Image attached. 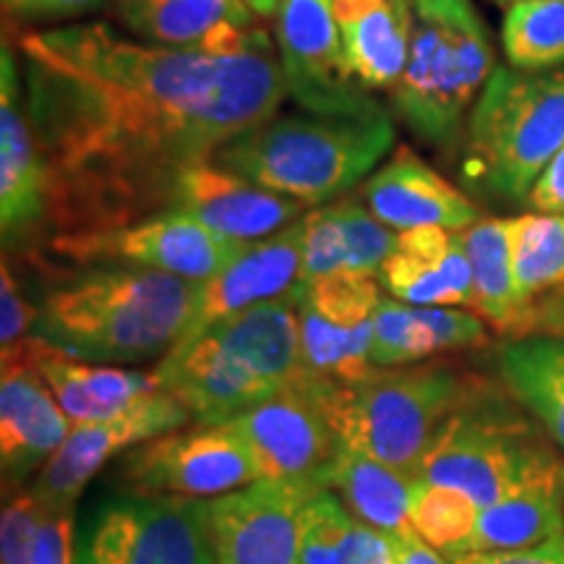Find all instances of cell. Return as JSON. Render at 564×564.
<instances>
[{
	"mask_svg": "<svg viewBox=\"0 0 564 564\" xmlns=\"http://www.w3.org/2000/svg\"><path fill=\"white\" fill-rule=\"evenodd\" d=\"M19 51L47 171V220L63 236L171 209L186 173L288 97L272 51H175L95 21L21 34Z\"/></svg>",
	"mask_w": 564,
	"mask_h": 564,
	"instance_id": "1",
	"label": "cell"
},
{
	"mask_svg": "<svg viewBox=\"0 0 564 564\" xmlns=\"http://www.w3.org/2000/svg\"><path fill=\"white\" fill-rule=\"evenodd\" d=\"M199 282L160 270L108 264L51 288L34 337L87 364H141L175 348L196 308Z\"/></svg>",
	"mask_w": 564,
	"mask_h": 564,
	"instance_id": "2",
	"label": "cell"
},
{
	"mask_svg": "<svg viewBox=\"0 0 564 564\" xmlns=\"http://www.w3.org/2000/svg\"><path fill=\"white\" fill-rule=\"evenodd\" d=\"M394 144L387 110L373 116L267 118L217 152V165L301 204H324L364 181Z\"/></svg>",
	"mask_w": 564,
	"mask_h": 564,
	"instance_id": "3",
	"label": "cell"
},
{
	"mask_svg": "<svg viewBox=\"0 0 564 564\" xmlns=\"http://www.w3.org/2000/svg\"><path fill=\"white\" fill-rule=\"evenodd\" d=\"M312 387L343 444L415 476L436 432L481 398L476 379L449 366L371 369L358 382L312 373Z\"/></svg>",
	"mask_w": 564,
	"mask_h": 564,
	"instance_id": "4",
	"label": "cell"
},
{
	"mask_svg": "<svg viewBox=\"0 0 564 564\" xmlns=\"http://www.w3.org/2000/svg\"><path fill=\"white\" fill-rule=\"evenodd\" d=\"M562 147L564 68H494L468 118L465 181L525 199Z\"/></svg>",
	"mask_w": 564,
	"mask_h": 564,
	"instance_id": "5",
	"label": "cell"
},
{
	"mask_svg": "<svg viewBox=\"0 0 564 564\" xmlns=\"http://www.w3.org/2000/svg\"><path fill=\"white\" fill-rule=\"evenodd\" d=\"M491 74V34L470 0H413L411 53L392 97L421 139L453 144Z\"/></svg>",
	"mask_w": 564,
	"mask_h": 564,
	"instance_id": "6",
	"label": "cell"
},
{
	"mask_svg": "<svg viewBox=\"0 0 564 564\" xmlns=\"http://www.w3.org/2000/svg\"><path fill=\"white\" fill-rule=\"evenodd\" d=\"M76 564H217L209 499L123 491L76 531Z\"/></svg>",
	"mask_w": 564,
	"mask_h": 564,
	"instance_id": "7",
	"label": "cell"
},
{
	"mask_svg": "<svg viewBox=\"0 0 564 564\" xmlns=\"http://www.w3.org/2000/svg\"><path fill=\"white\" fill-rule=\"evenodd\" d=\"M554 463L560 460L531 429L478 398L436 432L419 463V478L453 486L484 510Z\"/></svg>",
	"mask_w": 564,
	"mask_h": 564,
	"instance_id": "8",
	"label": "cell"
},
{
	"mask_svg": "<svg viewBox=\"0 0 564 564\" xmlns=\"http://www.w3.org/2000/svg\"><path fill=\"white\" fill-rule=\"evenodd\" d=\"M53 246L79 264L141 267L202 282L220 272L243 243L223 238L186 212L165 209L121 228L70 232Z\"/></svg>",
	"mask_w": 564,
	"mask_h": 564,
	"instance_id": "9",
	"label": "cell"
},
{
	"mask_svg": "<svg viewBox=\"0 0 564 564\" xmlns=\"http://www.w3.org/2000/svg\"><path fill=\"white\" fill-rule=\"evenodd\" d=\"M288 97L316 116L384 110L352 76L329 0H280L274 13Z\"/></svg>",
	"mask_w": 564,
	"mask_h": 564,
	"instance_id": "10",
	"label": "cell"
},
{
	"mask_svg": "<svg viewBox=\"0 0 564 564\" xmlns=\"http://www.w3.org/2000/svg\"><path fill=\"white\" fill-rule=\"evenodd\" d=\"M121 478L129 491L215 499L257 481V468L232 423H196L129 449Z\"/></svg>",
	"mask_w": 564,
	"mask_h": 564,
	"instance_id": "11",
	"label": "cell"
},
{
	"mask_svg": "<svg viewBox=\"0 0 564 564\" xmlns=\"http://www.w3.org/2000/svg\"><path fill=\"white\" fill-rule=\"evenodd\" d=\"M230 423L249 447L257 481L312 484L322 489V478L343 444L316 400L312 373Z\"/></svg>",
	"mask_w": 564,
	"mask_h": 564,
	"instance_id": "12",
	"label": "cell"
},
{
	"mask_svg": "<svg viewBox=\"0 0 564 564\" xmlns=\"http://www.w3.org/2000/svg\"><path fill=\"white\" fill-rule=\"evenodd\" d=\"M192 413L165 390L147 394L121 415L105 421L74 423L66 442L34 478L30 494L53 512H74L82 491L110 460L150 442L154 436L183 429Z\"/></svg>",
	"mask_w": 564,
	"mask_h": 564,
	"instance_id": "13",
	"label": "cell"
},
{
	"mask_svg": "<svg viewBox=\"0 0 564 564\" xmlns=\"http://www.w3.org/2000/svg\"><path fill=\"white\" fill-rule=\"evenodd\" d=\"M312 484L253 481L209 499L217 564H301L303 510Z\"/></svg>",
	"mask_w": 564,
	"mask_h": 564,
	"instance_id": "14",
	"label": "cell"
},
{
	"mask_svg": "<svg viewBox=\"0 0 564 564\" xmlns=\"http://www.w3.org/2000/svg\"><path fill=\"white\" fill-rule=\"evenodd\" d=\"M301 243L303 220H295L262 241L243 243L220 272L199 282L194 316L175 348L196 340L232 314L291 293L301 280Z\"/></svg>",
	"mask_w": 564,
	"mask_h": 564,
	"instance_id": "15",
	"label": "cell"
},
{
	"mask_svg": "<svg viewBox=\"0 0 564 564\" xmlns=\"http://www.w3.org/2000/svg\"><path fill=\"white\" fill-rule=\"evenodd\" d=\"M154 373L162 390L173 394L202 426L230 423L280 392V387L230 356L209 333L173 348Z\"/></svg>",
	"mask_w": 564,
	"mask_h": 564,
	"instance_id": "16",
	"label": "cell"
},
{
	"mask_svg": "<svg viewBox=\"0 0 564 564\" xmlns=\"http://www.w3.org/2000/svg\"><path fill=\"white\" fill-rule=\"evenodd\" d=\"M121 13L152 45L209 55L272 51L243 0H123Z\"/></svg>",
	"mask_w": 564,
	"mask_h": 564,
	"instance_id": "17",
	"label": "cell"
},
{
	"mask_svg": "<svg viewBox=\"0 0 564 564\" xmlns=\"http://www.w3.org/2000/svg\"><path fill=\"white\" fill-rule=\"evenodd\" d=\"M47 220V171L26 116L19 66L0 53V228L3 241H17Z\"/></svg>",
	"mask_w": 564,
	"mask_h": 564,
	"instance_id": "18",
	"label": "cell"
},
{
	"mask_svg": "<svg viewBox=\"0 0 564 564\" xmlns=\"http://www.w3.org/2000/svg\"><path fill=\"white\" fill-rule=\"evenodd\" d=\"M303 207L212 160L186 173L171 209L186 212L230 241L251 243L293 225Z\"/></svg>",
	"mask_w": 564,
	"mask_h": 564,
	"instance_id": "19",
	"label": "cell"
},
{
	"mask_svg": "<svg viewBox=\"0 0 564 564\" xmlns=\"http://www.w3.org/2000/svg\"><path fill=\"white\" fill-rule=\"evenodd\" d=\"M74 429L51 387L30 361L3 364L0 379V465L6 484L40 474Z\"/></svg>",
	"mask_w": 564,
	"mask_h": 564,
	"instance_id": "20",
	"label": "cell"
},
{
	"mask_svg": "<svg viewBox=\"0 0 564 564\" xmlns=\"http://www.w3.org/2000/svg\"><path fill=\"white\" fill-rule=\"evenodd\" d=\"M364 199L387 228L398 232L419 228L465 230L478 223L474 202L449 186L408 147H400L366 181Z\"/></svg>",
	"mask_w": 564,
	"mask_h": 564,
	"instance_id": "21",
	"label": "cell"
},
{
	"mask_svg": "<svg viewBox=\"0 0 564 564\" xmlns=\"http://www.w3.org/2000/svg\"><path fill=\"white\" fill-rule=\"evenodd\" d=\"M13 361H30L42 373L74 423L112 419L141 403L147 394L162 390L154 371L79 361L37 337H30V343L21 345L11 358H3V364Z\"/></svg>",
	"mask_w": 564,
	"mask_h": 564,
	"instance_id": "22",
	"label": "cell"
},
{
	"mask_svg": "<svg viewBox=\"0 0 564 564\" xmlns=\"http://www.w3.org/2000/svg\"><path fill=\"white\" fill-rule=\"evenodd\" d=\"M377 280L394 301L411 306H470L474 272L463 246V230L398 232V246Z\"/></svg>",
	"mask_w": 564,
	"mask_h": 564,
	"instance_id": "23",
	"label": "cell"
},
{
	"mask_svg": "<svg viewBox=\"0 0 564 564\" xmlns=\"http://www.w3.org/2000/svg\"><path fill=\"white\" fill-rule=\"evenodd\" d=\"M489 340L478 314L457 306H411L382 299L373 316L371 364L377 369L413 366L436 352L478 348Z\"/></svg>",
	"mask_w": 564,
	"mask_h": 564,
	"instance_id": "24",
	"label": "cell"
},
{
	"mask_svg": "<svg viewBox=\"0 0 564 564\" xmlns=\"http://www.w3.org/2000/svg\"><path fill=\"white\" fill-rule=\"evenodd\" d=\"M329 6L352 76L366 89H394L411 53V0H329Z\"/></svg>",
	"mask_w": 564,
	"mask_h": 564,
	"instance_id": "25",
	"label": "cell"
},
{
	"mask_svg": "<svg viewBox=\"0 0 564 564\" xmlns=\"http://www.w3.org/2000/svg\"><path fill=\"white\" fill-rule=\"evenodd\" d=\"M564 535V465L535 474L499 502L484 507L465 552H507Z\"/></svg>",
	"mask_w": 564,
	"mask_h": 564,
	"instance_id": "26",
	"label": "cell"
},
{
	"mask_svg": "<svg viewBox=\"0 0 564 564\" xmlns=\"http://www.w3.org/2000/svg\"><path fill=\"white\" fill-rule=\"evenodd\" d=\"M419 476L377 460L369 453L340 444L322 489L333 491L348 510L379 531L398 533L411 528V505Z\"/></svg>",
	"mask_w": 564,
	"mask_h": 564,
	"instance_id": "27",
	"label": "cell"
},
{
	"mask_svg": "<svg viewBox=\"0 0 564 564\" xmlns=\"http://www.w3.org/2000/svg\"><path fill=\"white\" fill-rule=\"evenodd\" d=\"M463 246L474 272L470 308L505 335L525 337L533 329V308L520 299L510 253V220H478L463 230Z\"/></svg>",
	"mask_w": 564,
	"mask_h": 564,
	"instance_id": "28",
	"label": "cell"
},
{
	"mask_svg": "<svg viewBox=\"0 0 564 564\" xmlns=\"http://www.w3.org/2000/svg\"><path fill=\"white\" fill-rule=\"evenodd\" d=\"M301 564H394L392 533L364 523L340 497L319 489L303 510Z\"/></svg>",
	"mask_w": 564,
	"mask_h": 564,
	"instance_id": "29",
	"label": "cell"
},
{
	"mask_svg": "<svg viewBox=\"0 0 564 564\" xmlns=\"http://www.w3.org/2000/svg\"><path fill=\"white\" fill-rule=\"evenodd\" d=\"M499 369L514 398L564 453V335L512 340L499 352Z\"/></svg>",
	"mask_w": 564,
	"mask_h": 564,
	"instance_id": "30",
	"label": "cell"
},
{
	"mask_svg": "<svg viewBox=\"0 0 564 564\" xmlns=\"http://www.w3.org/2000/svg\"><path fill=\"white\" fill-rule=\"evenodd\" d=\"M74 512H53L30 491L6 505L0 520L3 564H76Z\"/></svg>",
	"mask_w": 564,
	"mask_h": 564,
	"instance_id": "31",
	"label": "cell"
},
{
	"mask_svg": "<svg viewBox=\"0 0 564 564\" xmlns=\"http://www.w3.org/2000/svg\"><path fill=\"white\" fill-rule=\"evenodd\" d=\"M510 253L514 285L528 306L533 308L539 295L564 291V215L539 212L514 217Z\"/></svg>",
	"mask_w": 564,
	"mask_h": 564,
	"instance_id": "32",
	"label": "cell"
},
{
	"mask_svg": "<svg viewBox=\"0 0 564 564\" xmlns=\"http://www.w3.org/2000/svg\"><path fill=\"white\" fill-rule=\"evenodd\" d=\"M502 47L510 68L549 70L564 63V0H514L505 13Z\"/></svg>",
	"mask_w": 564,
	"mask_h": 564,
	"instance_id": "33",
	"label": "cell"
},
{
	"mask_svg": "<svg viewBox=\"0 0 564 564\" xmlns=\"http://www.w3.org/2000/svg\"><path fill=\"white\" fill-rule=\"evenodd\" d=\"M478 514L481 507L453 486L421 481V478L415 484L411 528L442 554L453 556L463 552L476 531Z\"/></svg>",
	"mask_w": 564,
	"mask_h": 564,
	"instance_id": "34",
	"label": "cell"
},
{
	"mask_svg": "<svg viewBox=\"0 0 564 564\" xmlns=\"http://www.w3.org/2000/svg\"><path fill=\"white\" fill-rule=\"evenodd\" d=\"M335 215L340 220L345 251H348V272L364 278H379L387 259L398 246V230L387 228L369 207L358 202H335Z\"/></svg>",
	"mask_w": 564,
	"mask_h": 564,
	"instance_id": "35",
	"label": "cell"
},
{
	"mask_svg": "<svg viewBox=\"0 0 564 564\" xmlns=\"http://www.w3.org/2000/svg\"><path fill=\"white\" fill-rule=\"evenodd\" d=\"M303 220V243H301V280L314 282L327 278V274L348 272V251H345V238L340 220H337L335 207L314 209L301 217Z\"/></svg>",
	"mask_w": 564,
	"mask_h": 564,
	"instance_id": "36",
	"label": "cell"
},
{
	"mask_svg": "<svg viewBox=\"0 0 564 564\" xmlns=\"http://www.w3.org/2000/svg\"><path fill=\"white\" fill-rule=\"evenodd\" d=\"M34 322H37V308L24 299L9 264L3 262V272H0V345H3V358H11L21 345L30 343V337H34Z\"/></svg>",
	"mask_w": 564,
	"mask_h": 564,
	"instance_id": "37",
	"label": "cell"
},
{
	"mask_svg": "<svg viewBox=\"0 0 564 564\" xmlns=\"http://www.w3.org/2000/svg\"><path fill=\"white\" fill-rule=\"evenodd\" d=\"M453 564H564V535L539 546L507 549V552H465L449 556Z\"/></svg>",
	"mask_w": 564,
	"mask_h": 564,
	"instance_id": "38",
	"label": "cell"
},
{
	"mask_svg": "<svg viewBox=\"0 0 564 564\" xmlns=\"http://www.w3.org/2000/svg\"><path fill=\"white\" fill-rule=\"evenodd\" d=\"M528 202L539 212H549V215H564V147L556 152V158L549 162V167L535 181Z\"/></svg>",
	"mask_w": 564,
	"mask_h": 564,
	"instance_id": "39",
	"label": "cell"
},
{
	"mask_svg": "<svg viewBox=\"0 0 564 564\" xmlns=\"http://www.w3.org/2000/svg\"><path fill=\"white\" fill-rule=\"evenodd\" d=\"M394 541V564H453L449 556H444L440 549L421 539L413 528L392 533Z\"/></svg>",
	"mask_w": 564,
	"mask_h": 564,
	"instance_id": "40",
	"label": "cell"
},
{
	"mask_svg": "<svg viewBox=\"0 0 564 564\" xmlns=\"http://www.w3.org/2000/svg\"><path fill=\"white\" fill-rule=\"evenodd\" d=\"M95 3H100V0H40L30 11V17H74V13L87 11Z\"/></svg>",
	"mask_w": 564,
	"mask_h": 564,
	"instance_id": "41",
	"label": "cell"
},
{
	"mask_svg": "<svg viewBox=\"0 0 564 564\" xmlns=\"http://www.w3.org/2000/svg\"><path fill=\"white\" fill-rule=\"evenodd\" d=\"M246 6H249L251 13H257V17H274L280 9V0H243Z\"/></svg>",
	"mask_w": 564,
	"mask_h": 564,
	"instance_id": "42",
	"label": "cell"
},
{
	"mask_svg": "<svg viewBox=\"0 0 564 564\" xmlns=\"http://www.w3.org/2000/svg\"><path fill=\"white\" fill-rule=\"evenodd\" d=\"M40 0H3V9L13 13H30Z\"/></svg>",
	"mask_w": 564,
	"mask_h": 564,
	"instance_id": "43",
	"label": "cell"
},
{
	"mask_svg": "<svg viewBox=\"0 0 564 564\" xmlns=\"http://www.w3.org/2000/svg\"><path fill=\"white\" fill-rule=\"evenodd\" d=\"M494 3H510V0H494Z\"/></svg>",
	"mask_w": 564,
	"mask_h": 564,
	"instance_id": "44",
	"label": "cell"
},
{
	"mask_svg": "<svg viewBox=\"0 0 564 564\" xmlns=\"http://www.w3.org/2000/svg\"><path fill=\"white\" fill-rule=\"evenodd\" d=\"M411 3H413V0H411Z\"/></svg>",
	"mask_w": 564,
	"mask_h": 564,
	"instance_id": "45",
	"label": "cell"
}]
</instances>
